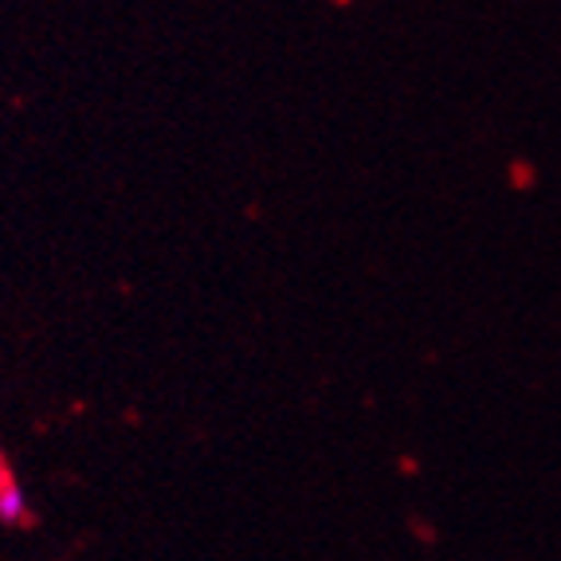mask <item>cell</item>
Segmentation results:
<instances>
[{
    "label": "cell",
    "mask_w": 561,
    "mask_h": 561,
    "mask_svg": "<svg viewBox=\"0 0 561 561\" xmlns=\"http://www.w3.org/2000/svg\"><path fill=\"white\" fill-rule=\"evenodd\" d=\"M0 523H9V526H24V523H32L28 499H24V491H20V483H12V486H4V491H0Z\"/></svg>",
    "instance_id": "obj_1"
},
{
    "label": "cell",
    "mask_w": 561,
    "mask_h": 561,
    "mask_svg": "<svg viewBox=\"0 0 561 561\" xmlns=\"http://www.w3.org/2000/svg\"><path fill=\"white\" fill-rule=\"evenodd\" d=\"M511 178H515V188H530L534 185L530 178H538V173H534L530 165H515V169H511Z\"/></svg>",
    "instance_id": "obj_2"
},
{
    "label": "cell",
    "mask_w": 561,
    "mask_h": 561,
    "mask_svg": "<svg viewBox=\"0 0 561 561\" xmlns=\"http://www.w3.org/2000/svg\"><path fill=\"white\" fill-rule=\"evenodd\" d=\"M16 483V479H12V468H9V459L0 456V491H4V486H12Z\"/></svg>",
    "instance_id": "obj_3"
}]
</instances>
